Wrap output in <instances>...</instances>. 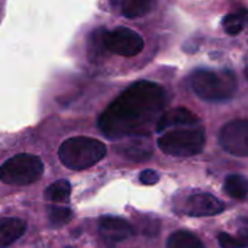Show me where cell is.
I'll return each mask as SVG.
<instances>
[{"label": "cell", "mask_w": 248, "mask_h": 248, "mask_svg": "<svg viewBox=\"0 0 248 248\" xmlns=\"http://www.w3.org/2000/svg\"><path fill=\"white\" fill-rule=\"evenodd\" d=\"M167 105V92L150 80H140L126 87L102 112L97 125L110 140L144 137L155 129Z\"/></svg>", "instance_id": "cell-1"}, {"label": "cell", "mask_w": 248, "mask_h": 248, "mask_svg": "<svg viewBox=\"0 0 248 248\" xmlns=\"http://www.w3.org/2000/svg\"><path fill=\"white\" fill-rule=\"evenodd\" d=\"M195 94L206 102H227L237 92V77L230 70L198 68L189 77Z\"/></svg>", "instance_id": "cell-2"}, {"label": "cell", "mask_w": 248, "mask_h": 248, "mask_svg": "<svg viewBox=\"0 0 248 248\" xmlns=\"http://www.w3.org/2000/svg\"><path fill=\"white\" fill-rule=\"evenodd\" d=\"M106 153V145L99 140L89 137H73L60 145L58 157L67 169L84 170L102 161Z\"/></svg>", "instance_id": "cell-3"}, {"label": "cell", "mask_w": 248, "mask_h": 248, "mask_svg": "<svg viewBox=\"0 0 248 248\" xmlns=\"http://www.w3.org/2000/svg\"><path fill=\"white\" fill-rule=\"evenodd\" d=\"M206 142L205 129L201 125L180 126L164 131L158 138V148L171 157H192L202 153Z\"/></svg>", "instance_id": "cell-4"}, {"label": "cell", "mask_w": 248, "mask_h": 248, "mask_svg": "<svg viewBox=\"0 0 248 248\" xmlns=\"http://www.w3.org/2000/svg\"><path fill=\"white\" fill-rule=\"evenodd\" d=\"M44 163L32 154H17L0 166V180L4 185L26 186L41 177Z\"/></svg>", "instance_id": "cell-5"}, {"label": "cell", "mask_w": 248, "mask_h": 248, "mask_svg": "<svg viewBox=\"0 0 248 248\" xmlns=\"http://www.w3.org/2000/svg\"><path fill=\"white\" fill-rule=\"evenodd\" d=\"M99 45L119 57L134 58L140 55L144 49V39L142 36L125 26H119L115 29H99L97 31Z\"/></svg>", "instance_id": "cell-6"}, {"label": "cell", "mask_w": 248, "mask_h": 248, "mask_svg": "<svg viewBox=\"0 0 248 248\" xmlns=\"http://www.w3.org/2000/svg\"><path fill=\"white\" fill-rule=\"evenodd\" d=\"M221 147L237 157L248 155V124L246 119H237L227 124L219 134Z\"/></svg>", "instance_id": "cell-7"}, {"label": "cell", "mask_w": 248, "mask_h": 248, "mask_svg": "<svg viewBox=\"0 0 248 248\" xmlns=\"http://www.w3.org/2000/svg\"><path fill=\"white\" fill-rule=\"evenodd\" d=\"M99 231H100V235L105 240V243L109 246H115L118 243H122L135 234L134 227L128 221H125L122 218H116V217L103 218L100 221Z\"/></svg>", "instance_id": "cell-8"}, {"label": "cell", "mask_w": 248, "mask_h": 248, "mask_svg": "<svg viewBox=\"0 0 248 248\" xmlns=\"http://www.w3.org/2000/svg\"><path fill=\"white\" fill-rule=\"evenodd\" d=\"M199 118L190 112L186 108H174L171 110L163 112L161 116L157 121L155 131L158 134H163L164 131L173 129V128H180V126H195L199 125Z\"/></svg>", "instance_id": "cell-9"}, {"label": "cell", "mask_w": 248, "mask_h": 248, "mask_svg": "<svg viewBox=\"0 0 248 248\" xmlns=\"http://www.w3.org/2000/svg\"><path fill=\"white\" fill-rule=\"evenodd\" d=\"M185 211L190 217H212L221 214L224 211V205L212 195L198 193L190 196Z\"/></svg>", "instance_id": "cell-10"}, {"label": "cell", "mask_w": 248, "mask_h": 248, "mask_svg": "<svg viewBox=\"0 0 248 248\" xmlns=\"http://www.w3.org/2000/svg\"><path fill=\"white\" fill-rule=\"evenodd\" d=\"M26 231V222L17 218H0V248L17 241Z\"/></svg>", "instance_id": "cell-11"}, {"label": "cell", "mask_w": 248, "mask_h": 248, "mask_svg": "<svg viewBox=\"0 0 248 248\" xmlns=\"http://www.w3.org/2000/svg\"><path fill=\"white\" fill-rule=\"evenodd\" d=\"M113 3L119 6L121 15L126 19H140L155 6V0H113Z\"/></svg>", "instance_id": "cell-12"}, {"label": "cell", "mask_w": 248, "mask_h": 248, "mask_svg": "<svg viewBox=\"0 0 248 248\" xmlns=\"http://www.w3.org/2000/svg\"><path fill=\"white\" fill-rule=\"evenodd\" d=\"M167 248H205L202 241L189 231H176L167 240Z\"/></svg>", "instance_id": "cell-13"}, {"label": "cell", "mask_w": 248, "mask_h": 248, "mask_svg": "<svg viewBox=\"0 0 248 248\" xmlns=\"http://www.w3.org/2000/svg\"><path fill=\"white\" fill-rule=\"evenodd\" d=\"M225 192L232 196L234 199H246L248 193V183L247 179L240 174H231L225 180Z\"/></svg>", "instance_id": "cell-14"}, {"label": "cell", "mask_w": 248, "mask_h": 248, "mask_svg": "<svg viewBox=\"0 0 248 248\" xmlns=\"http://www.w3.org/2000/svg\"><path fill=\"white\" fill-rule=\"evenodd\" d=\"M71 195V186L67 180H57L45 190V199L49 202H65Z\"/></svg>", "instance_id": "cell-15"}, {"label": "cell", "mask_w": 248, "mask_h": 248, "mask_svg": "<svg viewBox=\"0 0 248 248\" xmlns=\"http://www.w3.org/2000/svg\"><path fill=\"white\" fill-rule=\"evenodd\" d=\"M246 9H241V12L227 15L224 17V29L228 35H240L246 26Z\"/></svg>", "instance_id": "cell-16"}, {"label": "cell", "mask_w": 248, "mask_h": 248, "mask_svg": "<svg viewBox=\"0 0 248 248\" xmlns=\"http://www.w3.org/2000/svg\"><path fill=\"white\" fill-rule=\"evenodd\" d=\"M48 218L54 227H61L71 221L73 212H71V209L64 208V206H52L48 211Z\"/></svg>", "instance_id": "cell-17"}, {"label": "cell", "mask_w": 248, "mask_h": 248, "mask_svg": "<svg viewBox=\"0 0 248 248\" xmlns=\"http://www.w3.org/2000/svg\"><path fill=\"white\" fill-rule=\"evenodd\" d=\"M125 155L134 161H144L151 157V151H150V148H145L141 144H131L125 150Z\"/></svg>", "instance_id": "cell-18"}, {"label": "cell", "mask_w": 248, "mask_h": 248, "mask_svg": "<svg viewBox=\"0 0 248 248\" xmlns=\"http://www.w3.org/2000/svg\"><path fill=\"white\" fill-rule=\"evenodd\" d=\"M218 241H219V246L222 248H246L247 247V241L243 240V238H234L231 237L230 234H219L218 235Z\"/></svg>", "instance_id": "cell-19"}, {"label": "cell", "mask_w": 248, "mask_h": 248, "mask_svg": "<svg viewBox=\"0 0 248 248\" xmlns=\"http://www.w3.org/2000/svg\"><path fill=\"white\" fill-rule=\"evenodd\" d=\"M140 180L142 185L151 186V185H155L158 182V174L154 170H144L140 176Z\"/></svg>", "instance_id": "cell-20"}, {"label": "cell", "mask_w": 248, "mask_h": 248, "mask_svg": "<svg viewBox=\"0 0 248 248\" xmlns=\"http://www.w3.org/2000/svg\"><path fill=\"white\" fill-rule=\"evenodd\" d=\"M68 248H70V247H68Z\"/></svg>", "instance_id": "cell-21"}]
</instances>
